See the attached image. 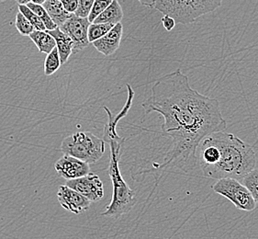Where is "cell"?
I'll return each instance as SVG.
<instances>
[{"instance_id": "1", "label": "cell", "mask_w": 258, "mask_h": 239, "mask_svg": "<svg viewBox=\"0 0 258 239\" xmlns=\"http://www.w3.org/2000/svg\"><path fill=\"white\" fill-rule=\"evenodd\" d=\"M142 106L145 116L153 112L163 116L162 134L172 141L164 161L154 164L155 170L188 163L206 136L227 128L218 99L192 89L180 69L156 80Z\"/></svg>"}, {"instance_id": "2", "label": "cell", "mask_w": 258, "mask_h": 239, "mask_svg": "<svg viewBox=\"0 0 258 239\" xmlns=\"http://www.w3.org/2000/svg\"><path fill=\"white\" fill-rule=\"evenodd\" d=\"M199 147L202 173L213 180L231 177L242 181L256 165L253 147L236 135L224 131L208 135Z\"/></svg>"}, {"instance_id": "3", "label": "cell", "mask_w": 258, "mask_h": 239, "mask_svg": "<svg viewBox=\"0 0 258 239\" xmlns=\"http://www.w3.org/2000/svg\"><path fill=\"white\" fill-rule=\"evenodd\" d=\"M104 109L108 114V124L105 127L103 140L109 144L110 148L108 173L112 182L113 193L111 202L107 206L105 212L102 213V215L119 218L124 214L129 213L137 203L136 193L124 181L119 169V160L121 156L120 152L125 140L118 135L116 130L118 123L128 114L129 109L122 108L119 113L115 116L107 107H104Z\"/></svg>"}, {"instance_id": "4", "label": "cell", "mask_w": 258, "mask_h": 239, "mask_svg": "<svg viewBox=\"0 0 258 239\" xmlns=\"http://www.w3.org/2000/svg\"><path fill=\"white\" fill-rule=\"evenodd\" d=\"M220 5L214 0H156L155 9L180 24H189Z\"/></svg>"}, {"instance_id": "5", "label": "cell", "mask_w": 258, "mask_h": 239, "mask_svg": "<svg viewBox=\"0 0 258 239\" xmlns=\"http://www.w3.org/2000/svg\"><path fill=\"white\" fill-rule=\"evenodd\" d=\"M105 141L90 132H77L62 140L60 150L88 164L98 161L105 153Z\"/></svg>"}, {"instance_id": "6", "label": "cell", "mask_w": 258, "mask_h": 239, "mask_svg": "<svg viewBox=\"0 0 258 239\" xmlns=\"http://www.w3.org/2000/svg\"><path fill=\"white\" fill-rule=\"evenodd\" d=\"M212 190L214 193L226 198L239 210L252 212L256 207V203L249 190L236 178L218 180L212 186Z\"/></svg>"}, {"instance_id": "7", "label": "cell", "mask_w": 258, "mask_h": 239, "mask_svg": "<svg viewBox=\"0 0 258 239\" xmlns=\"http://www.w3.org/2000/svg\"><path fill=\"white\" fill-rule=\"evenodd\" d=\"M90 22L88 18H80L73 14L62 26L59 27L74 42V53L81 52L90 43L88 41V28Z\"/></svg>"}, {"instance_id": "8", "label": "cell", "mask_w": 258, "mask_h": 239, "mask_svg": "<svg viewBox=\"0 0 258 239\" xmlns=\"http://www.w3.org/2000/svg\"><path fill=\"white\" fill-rule=\"evenodd\" d=\"M66 185L82 194L91 203L99 202L104 197L103 183L98 175L92 172L84 177L67 181Z\"/></svg>"}, {"instance_id": "9", "label": "cell", "mask_w": 258, "mask_h": 239, "mask_svg": "<svg viewBox=\"0 0 258 239\" xmlns=\"http://www.w3.org/2000/svg\"><path fill=\"white\" fill-rule=\"evenodd\" d=\"M54 168L57 174L66 181L76 180L90 173V166L88 163L64 154L55 162Z\"/></svg>"}, {"instance_id": "10", "label": "cell", "mask_w": 258, "mask_h": 239, "mask_svg": "<svg viewBox=\"0 0 258 239\" xmlns=\"http://www.w3.org/2000/svg\"><path fill=\"white\" fill-rule=\"evenodd\" d=\"M57 199L62 208L75 214H80L88 211L91 202L82 194L68 185H62L58 189Z\"/></svg>"}, {"instance_id": "11", "label": "cell", "mask_w": 258, "mask_h": 239, "mask_svg": "<svg viewBox=\"0 0 258 239\" xmlns=\"http://www.w3.org/2000/svg\"><path fill=\"white\" fill-rule=\"evenodd\" d=\"M122 34L123 26L119 22L118 24L114 25L113 28L106 35H104L99 40H97L92 44L100 53L109 56L113 54L114 52L119 49Z\"/></svg>"}, {"instance_id": "12", "label": "cell", "mask_w": 258, "mask_h": 239, "mask_svg": "<svg viewBox=\"0 0 258 239\" xmlns=\"http://www.w3.org/2000/svg\"><path fill=\"white\" fill-rule=\"evenodd\" d=\"M47 31L54 38L56 42V48L58 49L62 65L66 64L74 52V42L72 39L68 34H66L59 27H57L55 30Z\"/></svg>"}, {"instance_id": "13", "label": "cell", "mask_w": 258, "mask_h": 239, "mask_svg": "<svg viewBox=\"0 0 258 239\" xmlns=\"http://www.w3.org/2000/svg\"><path fill=\"white\" fill-rule=\"evenodd\" d=\"M42 6L58 27L62 26L73 15L66 11L60 0H46V2Z\"/></svg>"}, {"instance_id": "14", "label": "cell", "mask_w": 258, "mask_h": 239, "mask_svg": "<svg viewBox=\"0 0 258 239\" xmlns=\"http://www.w3.org/2000/svg\"><path fill=\"white\" fill-rule=\"evenodd\" d=\"M123 11L118 0H113L112 3L98 16L93 23H109L116 25L122 21Z\"/></svg>"}, {"instance_id": "15", "label": "cell", "mask_w": 258, "mask_h": 239, "mask_svg": "<svg viewBox=\"0 0 258 239\" xmlns=\"http://www.w3.org/2000/svg\"><path fill=\"white\" fill-rule=\"evenodd\" d=\"M30 39L40 52L42 53H50L56 47V42L54 38L47 31H35L30 34Z\"/></svg>"}, {"instance_id": "16", "label": "cell", "mask_w": 258, "mask_h": 239, "mask_svg": "<svg viewBox=\"0 0 258 239\" xmlns=\"http://www.w3.org/2000/svg\"><path fill=\"white\" fill-rule=\"evenodd\" d=\"M61 66H62V63H61L60 55L58 52V49L55 47L52 52L47 54L45 61L43 64L45 76H52L59 68H61Z\"/></svg>"}, {"instance_id": "17", "label": "cell", "mask_w": 258, "mask_h": 239, "mask_svg": "<svg viewBox=\"0 0 258 239\" xmlns=\"http://www.w3.org/2000/svg\"><path fill=\"white\" fill-rule=\"evenodd\" d=\"M113 27V24L109 23H90L88 28V41L93 43L106 35Z\"/></svg>"}, {"instance_id": "18", "label": "cell", "mask_w": 258, "mask_h": 239, "mask_svg": "<svg viewBox=\"0 0 258 239\" xmlns=\"http://www.w3.org/2000/svg\"><path fill=\"white\" fill-rule=\"evenodd\" d=\"M27 6L41 19V21H42L43 24H44V26L46 28V31L55 30L57 27H58L56 24L53 22L52 18L48 14V12H47L46 10L44 9L43 6L37 5V4H34V3H32V2L28 3Z\"/></svg>"}, {"instance_id": "19", "label": "cell", "mask_w": 258, "mask_h": 239, "mask_svg": "<svg viewBox=\"0 0 258 239\" xmlns=\"http://www.w3.org/2000/svg\"><path fill=\"white\" fill-rule=\"evenodd\" d=\"M242 183L252 194L255 203H258V169H253L242 178Z\"/></svg>"}, {"instance_id": "20", "label": "cell", "mask_w": 258, "mask_h": 239, "mask_svg": "<svg viewBox=\"0 0 258 239\" xmlns=\"http://www.w3.org/2000/svg\"><path fill=\"white\" fill-rule=\"evenodd\" d=\"M15 25L17 30L22 36H30V34L35 31V28L20 11L16 15Z\"/></svg>"}, {"instance_id": "21", "label": "cell", "mask_w": 258, "mask_h": 239, "mask_svg": "<svg viewBox=\"0 0 258 239\" xmlns=\"http://www.w3.org/2000/svg\"><path fill=\"white\" fill-rule=\"evenodd\" d=\"M19 11L26 17L28 21L31 22L37 31H46L43 22L41 19L27 5H19Z\"/></svg>"}, {"instance_id": "22", "label": "cell", "mask_w": 258, "mask_h": 239, "mask_svg": "<svg viewBox=\"0 0 258 239\" xmlns=\"http://www.w3.org/2000/svg\"><path fill=\"white\" fill-rule=\"evenodd\" d=\"M112 1L113 0H95L92 11L88 16L89 22L93 23V21L112 3Z\"/></svg>"}, {"instance_id": "23", "label": "cell", "mask_w": 258, "mask_h": 239, "mask_svg": "<svg viewBox=\"0 0 258 239\" xmlns=\"http://www.w3.org/2000/svg\"><path fill=\"white\" fill-rule=\"evenodd\" d=\"M95 0H79L78 10L75 15L80 18H88L90 12L92 11Z\"/></svg>"}, {"instance_id": "24", "label": "cell", "mask_w": 258, "mask_h": 239, "mask_svg": "<svg viewBox=\"0 0 258 239\" xmlns=\"http://www.w3.org/2000/svg\"><path fill=\"white\" fill-rule=\"evenodd\" d=\"M60 1L63 6V8L66 9V11L71 14L76 13V11L78 10L79 0H60Z\"/></svg>"}, {"instance_id": "25", "label": "cell", "mask_w": 258, "mask_h": 239, "mask_svg": "<svg viewBox=\"0 0 258 239\" xmlns=\"http://www.w3.org/2000/svg\"><path fill=\"white\" fill-rule=\"evenodd\" d=\"M161 21H162V24H163V26L165 28V30L167 31H171L175 26H176V21L170 17V16L164 15L163 16V18L161 19Z\"/></svg>"}, {"instance_id": "26", "label": "cell", "mask_w": 258, "mask_h": 239, "mask_svg": "<svg viewBox=\"0 0 258 239\" xmlns=\"http://www.w3.org/2000/svg\"><path fill=\"white\" fill-rule=\"evenodd\" d=\"M141 3V5L148 7V8H155V1L156 0H137Z\"/></svg>"}, {"instance_id": "27", "label": "cell", "mask_w": 258, "mask_h": 239, "mask_svg": "<svg viewBox=\"0 0 258 239\" xmlns=\"http://www.w3.org/2000/svg\"><path fill=\"white\" fill-rule=\"evenodd\" d=\"M31 2L37 5H43L46 2V0H31Z\"/></svg>"}, {"instance_id": "28", "label": "cell", "mask_w": 258, "mask_h": 239, "mask_svg": "<svg viewBox=\"0 0 258 239\" xmlns=\"http://www.w3.org/2000/svg\"><path fill=\"white\" fill-rule=\"evenodd\" d=\"M18 3H19V5H27L28 3H30L31 0H16Z\"/></svg>"}]
</instances>
